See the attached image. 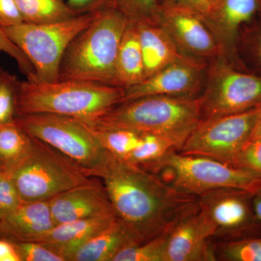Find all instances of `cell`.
Masks as SVG:
<instances>
[{
    "label": "cell",
    "instance_id": "6da1fadb",
    "mask_svg": "<svg viewBox=\"0 0 261 261\" xmlns=\"http://www.w3.org/2000/svg\"><path fill=\"white\" fill-rule=\"evenodd\" d=\"M100 178L115 212L148 241L198 208V197L168 185L155 173L113 155Z\"/></svg>",
    "mask_w": 261,
    "mask_h": 261
},
{
    "label": "cell",
    "instance_id": "7a4b0ae2",
    "mask_svg": "<svg viewBox=\"0 0 261 261\" xmlns=\"http://www.w3.org/2000/svg\"><path fill=\"white\" fill-rule=\"evenodd\" d=\"M124 89L84 81L19 84L16 116L51 113L69 116L89 126L123 102Z\"/></svg>",
    "mask_w": 261,
    "mask_h": 261
},
{
    "label": "cell",
    "instance_id": "3957f363",
    "mask_svg": "<svg viewBox=\"0 0 261 261\" xmlns=\"http://www.w3.org/2000/svg\"><path fill=\"white\" fill-rule=\"evenodd\" d=\"M201 120L198 97L150 95L120 103L91 126L161 136L172 141L178 150Z\"/></svg>",
    "mask_w": 261,
    "mask_h": 261
},
{
    "label": "cell",
    "instance_id": "277c9868",
    "mask_svg": "<svg viewBox=\"0 0 261 261\" xmlns=\"http://www.w3.org/2000/svg\"><path fill=\"white\" fill-rule=\"evenodd\" d=\"M128 23L114 7L99 10L94 21L67 47L60 65L59 80L84 81L118 87L117 54Z\"/></svg>",
    "mask_w": 261,
    "mask_h": 261
},
{
    "label": "cell",
    "instance_id": "5b68a950",
    "mask_svg": "<svg viewBox=\"0 0 261 261\" xmlns=\"http://www.w3.org/2000/svg\"><path fill=\"white\" fill-rule=\"evenodd\" d=\"M14 122L29 135L74 163L90 177L100 178L112 159L93 127L76 118L36 113L16 116Z\"/></svg>",
    "mask_w": 261,
    "mask_h": 261
},
{
    "label": "cell",
    "instance_id": "8992f818",
    "mask_svg": "<svg viewBox=\"0 0 261 261\" xmlns=\"http://www.w3.org/2000/svg\"><path fill=\"white\" fill-rule=\"evenodd\" d=\"M147 171L180 191L197 197L221 188L238 189L252 194L261 188V178L253 173L205 156L180 153L176 149Z\"/></svg>",
    "mask_w": 261,
    "mask_h": 261
},
{
    "label": "cell",
    "instance_id": "52a82bcc",
    "mask_svg": "<svg viewBox=\"0 0 261 261\" xmlns=\"http://www.w3.org/2000/svg\"><path fill=\"white\" fill-rule=\"evenodd\" d=\"M99 10L55 23H21L2 28L31 62L36 81L59 80L62 58L73 39L97 18Z\"/></svg>",
    "mask_w": 261,
    "mask_h": 261
},
{
    "label": "cell",
    "instance_id": "ba28073f",
    "mask_svg": "<svg viewBox=\"0 0 261 261\" xmlns=\"http://www.w3.org/2000/svg\"><path fill=\"white\" fill-rule=\"evenodd\" d=\"M10 172L22 202L49 200L92 180L74 163L34 137L27 155Z\"/></svg>",
    "mask_w": 261,
    "mask_h": 261
},
{
    "label": "cell",
    "instance_id": "9c48e42d",
    "mask_svg": "<svg viewBox=\"0 0 261 261\" xmlns=\"http://www.w3.org/2000/svg\"><path fill=\"white\" fill-rule=\"evenodd\" d=\"M198 98L202 119L246 112L261 106V76L218 57L209 62Z\"/></svg>",
    "mask_w": 261,
    "mask_h": 261
},
{
    "label": "cell",
    "instance_id": "30bf717a",
    "mask_svg": "<svg viewBox=\"0 0 261 261\" xmlns=\"http://www.w3.org/2000/svg\"><path fill=\"white\" fill-rule=\"evenodd\" d=\"M260 106L238 114L201 120L176 151L230 165L251 137Z\"/></svg>",
    "mask_w": 261,
    "mask_h": 261
},
{
    "label": "cell",
    "instance_id": "8fae6325",
    "mask_svg": "<svg viewBox=\"0 0 261 261\" xmlns=\"http://www.w3.org/2000/svg\"><path fill=\"white\" fill-rule=\"evenodd\" d=\"M254 194L233 188L211 190L198 196L199 207L214 231L224 242L257 238L261 222L252 207Z\"/></svg>",
    "mask_w": 261,
    "mask_h": 261
},
{
    "label": "cell",
    "instance_id": "7c38bea8",
    "mask_svg": "<svg viewBox=\"0 0 261 261\" xmlns=\"http://www.w3.org/2000/svg\"><path fill=\"white\" fill-rule=\"evenodd\" d=\"M159 24L182 56L208 63L221 56V49L203 17L180 6H161Z\"/></svg>",
    "mask_w": 261,
    "mask_h": 261
},
{
    "label": "cell",
    "instance_id": "4fadbf2b",
    "mask_svg": "<svg viewBox=\"0 0 261 261\" xmlns=\"http://www.w3.org/2000/svg\"><path fill=\"white\" fill-rule=\"evenodd\" d=\"M207 66L208 63L181 57L140 83L124 89L123 102L150 95L198 97Z\"/></svg>",
    "mask_w": 261,
    "mask_h": 261
},
{
    "label": "cell",
    "instance_id": "5bb4252c",
    "mask_svg": "<svg viewBox=\"0 0 261 261\" xmlns=\"http://www.w3.org/2000/svg\"><path fill=\"white\" fill-rule=\"evenodd\" d=\"M260 0H219L203 17L221 49V56L238 69H245L238 51V39L244 25L257 18Z\"/></svg>",
    "mask_w": 261,
    "mask_h": 261
},
{
    "label": "cell",
    "instance_id": "9a60e30c",
    "mask_svg": "<svg viewBox=\"0 0 261 261\" xmlns=\"http://www.w3.org/2000/svg\"><path fill=\"white\" fill-rule=\"evenodd\" d=\"M214 231L200 207L178 220L171 229L166 261L216 260L215 247L209 243Z\"/></svg>",
    "mask_w": 261,
    "mask_h": 261
},
{
    "label": "cell",
    "instance_id": "2e32d148",
    "mask_svg": "<svg viewBox=\"0 0 261 261\" xmlns=\"http://www.w3.org/2000/svg\"><path fill=\"white\" fill-rule=\"evenodd\" d=\"M49 205L55 225L116 215L104 185L94 179L56 196L49 200Z\"/></svg>",
    "mask_w": 261,
    "mask_h": 261
},
{
    "label": "cell",
    "instance_id": "e0dca14e",
    "mask_svg": "<svg viewBox=\"0 0 261 261\" xmlns=\"http://www.w3.org/2000/svg\"><path fill=\"white\" fill-rule=\"evenodd\" d=\"M55 226L49 200L22 202L13 212L3 216L0 237L15 242H34Z\"/></svg>",
    "mask_w": 261,
    "mask_h": 261
},
{
    "label": "cell",
    "instance_id": "ac0fdd59",
    "mask_svg": "<svg viewBox=\"0 0 261 261\" xmlns=\"http://www.w3.org/2000/svg\"><path fill=\"white\" fill-rule=\"evenodd\" d=\"M116 214L102 215L56 225L35 241L46 245L69 261L70 257L91 238L117 219Z\"/></svg>",
    "mask_w": 261,
    "mask_h": 261
},
{
    "label": "cell",
    "instance_id": "d6986e66",
    "mask_svg": "<svg viewBox=\"0 0 261 261\" xmlns=\"http://www.w3.org/2000/svg\"><path fill=\"white\" fill-rule=\"evenodd\" d=\"M142 243L139 237L119 218L84 244L69 261H113L122 250Z\"/></svg>",
    "mask_w": 261,
    "mask_h": 261
},
{
    "label": "cell",
    "instance_id": "ffe728a7",
    "mask_svg": "<svg viewBox=\"0 0 261 261\" xmlns=\"http://www.w3.org/2000/svg\"><path fill=\"white\" fill-rule=\"evenodd\" d=\"M136 25L140 38L146 78L184 57L159 24L140 23Z\"/></svg>",
    "mask_w": 261,
    "mask_h": 261
},
{
    "label": "cell",
    "instance_id": "44dd1931",
    "mask_svg": "<svg viewBox=\"0 0 261 261\" xmlns=\"http://www.w3.org/2000/svg\"><path fill=\"white\" fill-rule=\"evenodd\" d=\"M117 85L123 89L145 80L143 57L137 25L128 23L118 48L116 62Z\"/></svg>",
    "mask_w": 261,
    "mask_h": 261
},
{
    "label": "cell",
    "instance_id": "7402d4cb",
    "mask_svg": "<svg viewBox=\"0 0 261 261\" xmlns=\"http://www.w3.org/2000/svg\"><path fill=\"white\" fill-rule=\"evenodd\" d=\"M24 23H55L81 15L66 0H15ZM84 14V13H83Z\"/></svg>",
    "mask_w": 261,
    "mask_h": 261
},
{
    "label": "cell",
    "instance_id": "603a6c76",
    "mask_svg": "<svg viewBox=\"0 0 261 261\" xmlns=\"http://www.w3.org/2000/svg\"><path fill=\"white\" fill-rule=\"evenodd\" d=\"M32 137L14 121L0 124V164L12 171L27 155Z\"/></svg>",
    "mask_w": 261,
    "mask_h": 261
},
{
    "label": "cell",
    "instance_id": "cb8c5ba5",
    "mask_svg": "<svg viewBox=\"0 0 261 261\" xmlns=\"http://www.w3.org/2000/svg\"><path fill=\"white\" fill-rule=\"evenodd\" d=\"M238 51L245 69L261 76V23L257 19L240 30Z\"/></svg>",
    "mask_w": 261,
    "mask_h": 261
},
{
    "label": "cell",
    "instance_id": "d4e9b609",
    "mask_svg": "<svg viewBox=\"0 0 261 261\" xmlns=\"http://www.w3.org/2000/svg\"><path fill=\"white\" fill-rule=\"evenodd\" d=\"M94 128L103 147L122 161H126L140 145L144 134L127 128Z\"/></svg>",
    "mask_w": 261,
    "mask_h": 261
},
{
    "label": "cell",
    "instance_id": "484cf974",
    "mask_svg": "<svg viewBox=\"0 0 261 261\" xmlns=\"http://www.w3.org/2000/svg\"><path fill=\"white\" fill-rule=\"evenodd\" d=\"M173 149L176 150V147L172 141L144 132L140 145L124 161L147 170Z\"/></svg>",
    "mask_w": 261,
    "mask_h": 261
},
{
    "label": "cell",
    "instance_id": "4316f807",
    "mask_svg": "<svg viewBox=\"0 0 261 261\" xmlns=\"http://www.w3.org/2000/svg\"><path fill=\"white\" fill-rule=\"evenodd\" d=\"M145 243L120 252L113 261H166V247L170 229Z\"/></svg>",
    "mask_w": 261,
    "mask_h": 261
},
{
    "label": "cell",
    "instance_id": "83f0119b",
    "mask_svg": "<svg viewBox=\"0 0 261 261\" xmlns=\"http://www.w3.org/2000/svg\"><path fill=\"white\" fill-rule=\"evenodd\" d=\"M114 7L129 23L159 24V0H113Z\"/></svg>",
    "mask_w": 261,
    "mask_h": 261
},
{
    "label": "cell",
    "instance_id": "f1b7e54d",
    "mask_svg": "<svg viewBox=\"0 0 261 261\" xmlns=\"http://www.w3.org/2000/svg\"><path fill=\"white\" fill-rule=\"evenodd\" d=\"M216 257L228 261H261V238L223 242L215 247Z\"/></svg>",
    "mask_w": 261,
    "mask_h": 261
},
{
    "label": "cell",
    "instance_id": "f546056e",
    "mask_svg": "<svg viewBox=\"0 0 261 261\" xmlns=\"http://www.w3.org/2000/svg\"><path fill=\"white\" fill-rule=\"evenodd\" d=\"M19 84L15 75L0 69V124L14 121Z\"/></svg>",
    "mask_w": 261,
    "mask_h": 261
},
{
    "label": "cell",
    "instance_id": "4dcf8cb0",
    "mask_svg": "<svg viewBox=\"0 0 261 261\" xmlns=\"http://www.w3.org/2000/svg\"><path fill=\"white\" fill-rule=\"evenodd\" d=\"M230 165L261 178V137L249 140L233 157Z\"/></svg>",
    "mask_w": 261,
    "mask_h": 261
},
{
    "label": "cell",
    "instance_id": "1f68e13d",
    "mask_svg": "<svg viewBox=\"0 0 261 261\" xmlns=\"http://www.w3.org/2000/svg\"><path fill=\"white\" fill-rule=\"evenodd\" d=\"M21 202L11 172L0 171V214L4 216L13 212Z\"/></svg>",
    "mask_w": 261,
    "mask_h": 261
},
{
    "label": "cell",
    "instance_id": "d6a6232c",
    "mask_svg": "<svg viewBox=\"0 0 261 261\" xmlns=\"http://www.w3.org/2000/svg\"><path fill=\"white\" fill-rule=\"evenodd\" d=\"M15 243L22 261H65L64 257L42 243L37 242Z\"/></svg>",
    "mask_w": 261,
    "mask_h": 261
},
{
    "label": "cell",
    "instance_id": "836d02e7",
    "mask_svg": "<svg viewBox=\"0 0 261 261\" xmlns=\"http://www.w3.org/2000/svg\"><path fill=\"white\" fill-rule=\"evenodd\" d=\"M0 53H4L13 58L27 80L36 81L35 71L32 63L20 48L10 40L2 27H0Z\"/></svg>",
    "mask_w": 261,
    "mask_h": 261
},
{
    "label": "cell",
    "instance_id": "e575fe53",
    "mask_svg": "<svg viewBox=\"0 0 261 261\" xmlns=\"http://www.w3.org/2000/svg\"><path fill=\"white\" fill-rule=\"evenodd\" d=\"M219 0H159L161 6H180L189 8L205 16L214 8Z\"/></svg>",
    "mask_w": 261,
    "mask_h": 261
},
{
    "label": "cell",
    "instance_id": "d590c367",
    "mask_svg": "<svg viewBox=\"0 0 261 261\" xmlns=\"http://www.w3.org/2000/svg\"><path fill=\"white\" fill-rule=\"evenodd\" d=\"M23 23L15 0H0V27H12Z\"/></svg>",
    "mask_w": 261,
    "mask_h": 261
},
{
    "label": "cell",
    "instance_id": "8d00e7d4",
    "mask_svg": "<svg viewBox=\"0 0 261 261\" xmlns=\"http://www.w3.org/2000/svg\"><path fill=\"white\" fill-rule=\"evenodd\" d=\"M73 9L83 14L114 7L113 0H66ZM115 8V7H114Z\"/></svg>",
    "mask_w": 261,
    "mask_h": 261
},
{
    "label": "cell",
    "instance_id": "74e56055",
    "mask_svg": "<svg viewBox=\"0 0 261 261\" xmlns=\"http://www.w3.org/2000/svg\"><path fill=\"white\" fill-rule=\"evenodd\" d=\"M0 261H22L14 241L0 237Z\"/></svg>",
    "mask_w": 261,
    "mask_h": 261
},
{
    "label": "cell",
    "instance_id": "f35d334b",
    "mask_svg": "<svg viewBox=\"0 0 261 261\" xmlns=\"http://www.w3.org/2000/svg\"><path fill=\"white\" fill-rule=\"evenodd\" d=\"M252 202L254 212L261 222V188L254 194Z\"/></svg>",
    "mask_w": 261,
    "mask_h": 261
},
{
    "label": "cell",
    "instance_id": "ab89813d",
    "mask_svg": "<svg viewBox=\"0 0 261 261\" xmlns=\"http://www.w3.org/2000/svg\"><path fill=\"white\" fill-rule=\"evenodd\" d=\"M261 137V106L260 109V113H259L258 118H257L256 124H255V128H254L253 132H252L251 137L250 140H253V139L260 138Z\"/></svg>",
    "mask_w": 261,
    "mask_h": 261
},
{
    "label": "cell",
    "instance_id": "60d3db41",
    "mask_svg": "<svg viewBox=\"0 0 261 261\" xmlns=\"http://www.w3.org/2000/svg\"><path fill=\"white\" fill-rule=\"evenodd\" d=\"M257 18H258L259 21L261 23V0L260 2V8H259L258 15H257Z\"/></svg>",
    "mask_w": 261,
    "mask_h": 261
},
{
    "label": "cell",
    "instance_id": "b9f144b4",
    "mask_svg": "<svg viewBox=\"0 0 261 261\" xmlns=\"http://www.w3.org/2000/svg\"><path fill=\"white\" fill-rule=\"evenodd\" d=\"M3 215L0 214V225H1L2 220H3Z\"/></svg>",
    "mask_w": 261,
    "mask_h": 261
},
{
    "label": "cell",
    "instance_id": "7bdbcfd3",
    "mask_svg": "<svg viewBox=\"0 0 261 261\" xmlns=\"http://www.w3.org/2000/svg\"><path fill=\"white\" fill-rule=\"evenodd\" d=\"M3 167H2L1 164H0V171H3Z\"/></svg>",
    "mask_w": 261,
    "mask_h": 261
}]
</instances>
